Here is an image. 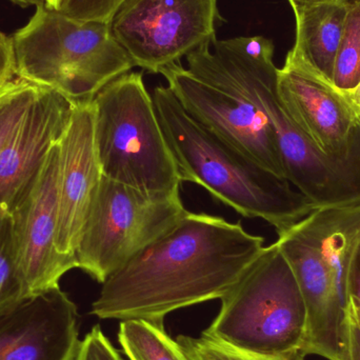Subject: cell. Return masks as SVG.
Wrapping results in <instances>:
<instances>
[{
    "label": "cell",
    "mask_w": 360,
    "mask_h": 360,
    "mask_svg": "<svg viewBox=\"0 0 360 360\" xmlns=\"http://www.w3.org/2000/svg\"><path fill=\"white\" fill-rule=\"evenodd\" d=\"M264 248V237L240 221L188 211L103 283L91 314L164 321L179 309L224 297Z\"/></svg>",
    "instance_id": "cell-1"
},
{
    "label": "cell",
    "mask_w": 360,
    "mask_h": 360,
    "mask_svg": "<svg viewBox=\"0 0 360 360\" xmlns=\"http://www.w3.org/2000/svg\"><path fill=\"white\" fill-rule=\"evenodd\" d=\"M274 44L262 36L216 40L199 57L197 76L226 86L268 118L285 167V179L316 209L360 203V145L350 154L323 153L292 122L277 92Z\"/></svg>",
    "instance_id": "cell-2"
},
{
    "label": "cell",
    "mask_w": 360,
    "mask_h": 360,
    "mask_svg": "<svg viewBox=\"0 0 360 360\" xmlns=\"http://www.w3.org/2000/svg\"><path fill=\"white\" fill-rule=\"evenodd\" d=\"M181 182H192L245 218H259L283 234L314 205L279 179L191 117L168 86L152 92Z\"/></svg>",
    "instance_id": "cell-3"
},
{
    "label": "cell",
    "mask_w": 360,
    "mask_h": 360,
    "mask_svg": "<svg viewBox=\"0 0 360 360\" xmlns=\"http://www.w3.org/2000/svg\"><path fill=\"white\" fill-rule=\"evenodd\" d=\"M11 39L17 77L74 103L92 101L135 67L110 22L76 20L46 4Z\"/></svg>",
    "instance_id": "cell-4"
},
{
    "label": "cell",
    "mask_w": 360,
    "mask_h": 360,
    "mask_svg": "<svg viewBox=\"0 0 360 360\" xmlns=\"http://www.w3.org/2000/svg\"><path fill=\"white\" fill-rule=\"evenodd\" d=\"M93 105L103 176L148 192L180 191L176 162L141 72L108 84Z\"/></svg>",
    "instance_id": "cell-5"
},
{
    "label": "cell",
    "mask_w": 360,
    "mask_h": 360,
    "mask_svg": "<svg viewBox=\"0 0 360 360\" xmlns=\"http://www.w3.org/2000/svg\"><path fill=\"white\" fill-rule=\"evenodd\" d=\"M220 300L219 313L205 335L259 354L302 350L306 307L295 275L276 243L264 248Z\"/></svg>",
    "instance_id": "cell-6"
},
{
    "label": "cell",
    "mask_w": 360,
    "mask_h": 360,
    "mask_svg": "<svg viewBox=\"0 0 360 360\" xmlns=\"http://www.w3.org/2000/svg\"><path fill=\"white\" fill-rule=\"evenodd\" d=\"M186 212L180 191L148 192L103 176L76 250L77 268L105 283Z\"/></svg>",
    "instance_id": "cell-7"
},
{
    "label": "cell",
    "mask_w": 360,
    "mask_h": 360,
    "mask_svg": "<svg viewBox=\"0 0 360 360\" xmlns=\"http://www.w3.org/2000/svg\"><path fill=\"white\" fill-rule=\"evenodd\" d=\"M219 19L217 0H126L110 25L135 67L160 74L211 44Z\"/></svg>",
    "instance_id": "cell-8"
},
{
    "label": "cell",
    "mask_w": 360,
    "mask_h": 360,
    "mask_svg": "<svg viewBox=\"0 0 360 360\" xmlns=\"http://www.w3.org/2000/svg\"><path fill=\"white\" fill-rule=\"evenodd\" d=\"M186 113L279 179L285 167L266 116L240 94L197 77L180 63L160 72Z\"/></svg>",
    "instance_id": "cell-9"
},
{
    "label": "cell",
    "mask_w": 360,
    "mask_h": 360,
    "mask_svg": "<svg viewBox=\"0 0 360 360\" xmlns=\"http://www.w3.org/2000/svg\"><path fill=\"white\" fill-rule=\"evenodd\" d=\"M276 245L295 275L306 307V334L300 352L345 360L342 333L350 296L323 257L308 217L278 235Z\"/></svg>",
    "instance_id": "cell-10"
},
{
    "label": "cell",
    "mask_w": 360,
    "mask_h": 360,
    "mask_svg": "<svg viewBox=\"0 0 360 360\" xmlns=\"http://www.w3.org/2000/svg\"><path fill=\"white\" fill-rule=\"evenodd\" d=\"M277 92L292 122L323 153L348 155L360 145V115L346 93L290 52Z\"/></svg>",
    "instance_id": "cell-11"
},
{
    "label": "cell",
    "mask_w": 360,
    "mask_h": 360,
    "mask_svg": "<svg viewBox=\"0 0 360 360\" xmlns=\"http://www.w3.org/2000/svg\"><path fill=\"white\" fill-rule=\"evenodd\" d=\"M58 143L46 156L29 194L11 214L19 271L27 296L59 287L61 277L77 268L76 259L61 255L56 248Z\"/></svg>",
    "instance_id": "cell-12"
},
{
    "label": "cell",
    "mask_w": 360,
    "mask_h": 360,
    "mask_svg": "<svg viewBox=\"0 0 360 360\" xmlns=\"http://www.w3.org/2000/svg\"><path fill=\"white\" fill-rule=\"evenodd\" d=\"M58 147L56 248L61 255L76 259L80 236L103 177L95 141L93 101L75 103Z\"/></svg>",
    "instance_id": "cell-13"
},
{
    "label": "cell",
    "mask_w": 360,
    "mask_h": 360,
    "mask_svg": "<svg viewBox=\"0 0 360 360\" xmlns=\"http://www.w3.org/2000/svg\"><path fill=\"white\" fill-rule=\"evenodd\" d=\"M74 105L56 91L40 86L0 151V216L11 215L29 194Z\"/></svg>",
    "instance_id": "cell-14"
},
{
    "label": "cell",
    "mask_w": 360,
    "mask_h": 360,
    "mask_svg": "<svg viewBox=\"0 0 360 360\" xmlns=\"http://www.w3.org/2000/svg\"><path fill=\"white\" fill-rule=\"evenodd\" d=\"M79 345L77 307L60 287L0 312V360H74Z\"/></svg>",
    "instance_id": "cell-15"
},
{
    "label": "cell",
    "mask_w": 360,
    "mask_h": 360,
    "mask_svg": "<svg viewBox=\"0 0 360 360\" xmlns=\"http://www.w3.org/2000/svg\"><path fill=\"white\" fill-rule=\"evenodd\" d=\"M349 6L350 0H338L293 8L296 39L290 53L332 82Z\"/></svg>",
    "instance_id": "cell-16"
},
{
    "label": "cell",
    "mask_w": 360,
    "mask_h": 360,
    "mask_svg": "<svg viewBox=\"0 0 360 360\" xmlns=\"http://www.w3.org/2000/svg\"><path fill=\"white\" fill-rule=\"evenodd\" d=\"M118 342L129 360H190L164 321L129 319L120 323Z\"/></svg>",
    "instance_id": "cell-17"
},
{
    "label": "cell",
    "mask_w": 360,
    "mask_h": 360,
    "mask_svg": "<svg viewBox=\"0 0 360 360\" xmlns=\"http://www.w3.org/2000/svg\"><path fill=\"white\" fill-rule=\"evenodd\" d=\"M360 84V0L350 1L334 65L333 84L344 93Z\"/></svg>",
    "instance_id": "cell-18"
},
{
    "label": "cell",
    "mask_w": 360,
    "mask_h": 360,
    "mask_svg": "<svg viewBox=\"0 0 360 360\" xmlns=\"http://www.w3.org/2000/svg\"><path fill=\"white\" fill-rule=\"evenodd\" d=\"M27 297L19 271L11 215L0 216V312Z\"/></svg>",
    "instance_id": "cell-19"
},
{
    "label": "cell",
    "mask_w": 360,
    "mask_h": 360,
    "mask_svg": "<svg viewBox=\"0 0 360 360\" xmlns=\"http://www.w3.org/2000/svg\"><path fill=\"white\" fill-rule=\"evenodd\" d=\"M177 342L190 360H304L306 355L300 351L285 354H259L235 348L226 342L210 336L198 338L179 335Z\"/></svg>",
    "instance_id": "cell-20"
},
{
    "label": "cell",
    "mask_w": 360,
    "mask_h": 360,
    "mask_svg": "<svg viewBox=\"0 0 360 360\" xmlns=\"http://www.w3.org/2000/svg\"><path fill=\"white\" fill-rule=\"evenodd\" d=\"M40 86L17 77L0 97V151L20 122Z\"/></svg>",
    "instance_id": "cell-21"
},
{
    "label": "cell",
    "mask_w": 360,
    "mask_h": 360,
    "mask_svg": "<svg viewBox=\"0 0 360 360\" xmlns=\"http://www.w3.org/2000/svg\"><path fill=\"white\" fill-rule=\"evenodd\" d=\"M126 0H58L55 10L79 21L111 22Z\"/></svg>",
    "instance_id": "cell-22"
},
{
    "label": "cell",
    "mask_w": 360,
    "mask_h": 360,
    "mask_svg": "<svg viewBox=\"0 0 360 360\" xmlns=\"http://www.w3.org/2000/svg\"><path fill=\"white\" fill-rule=\"evenodd\" d=\"M74 360H124L117 349L103 334L99 326H95L84 340Z\"/></svg>",
    "instance_id": "cell-23"
},
{
    "label": "cell",
    "mask_w": 360,
    "mask_h": 360,
    "mask_svg": "<svg viewBox=\"0 0 360 360\" xmlns=\"http://www.w3.org/2000/svg\"><path fill=\"white\" fill-rule=\"evenodd\" d=\"M17 78L12 39L0 32V94Z\"/></svg>",
    "instance_id": "cell-24"
},
{
    "label": "cell",
    "mask_w": 360,
    "mask_h": 360,
    "mask_svg": "<svg viewBox=\"0 0 360 360\" xmlns=\"http://www.w3.org/2000/svg\"><path fill=\"white\" fill-rule=\"evenodd\" d=\"M345 360H360V327L349 304L342 333Z\"/></svg>",
    "instance_id": "cell-25"
},
{
    "label": "cell",
    "mask_w": 360,
    "mask_h": 360,
    "mask_svg": "<svg viewBox=\"0 0 360 360\" xmlns=\"http://www.w3.org/2000/svg\"><path fill=\"white\" fill-rule=\"evenodd\" d=\"M349 294L350 297L360 302V245L351 264L349 275Z\"/></svg>",
    "instance_id": "cell-26"
},
{
    "label": "cell",
    "mask_w": 360,
    "mask_h": 360,
    "mask_svg": "<svg viewBox=\"0 0 360 360\" xmlns=\"http://www.w3.org/2000/svg\"><path fill=\"white\" fill-rule=\"evenodd\" d=\"M346 94L348 98L350 99L353 107H354V109L356 110L357 113L360 115V84L354 90L346 93Z\"/></svg>",
    "instance_id": "cell-27"
},
{
    "label": "cell",
    "mask_w": 360,
    "mask_h": 360,
    "mask_svg": "<svg viewBox=\"0 0 360 360\" xmlns=\"http://www.w3.org/2000/svg\"><path fill=\"white\" fill-rule=\"evenodd\" d=\"M288 1L291 4L292 8H295L310 6V4H321V2L338 1V0H288Z\"/></svg>",
    "instance_id": "cell-28"
},
{
    "label": "cell",
    "mask_w": 360,
    "mask_h": 360,
    "mask_svg": "<svg viewBox=\"0 0 360 360\" xmlns=\"http://www.w3.org/2000/svg\"><path fill=\"white\" fill-rule=\"evenodd\" d=\"M11 1L19 4V6H23V8L32 6L37 8V6H42V4H46V0H11Z\"/></svg>",
    "instance_id": "cell-29"
},
{
    "label": "cell",
    "mask_w": 360,
    "mask_h": 360,
    "mask_svg": "<svg viewBox=\"0 0 360 360\" xmlns=\"http://www.w3.org/2000/svg\"><path fill=\"white\" fill-rule=\"evenodd\" d=\"M350 307L352 309L353 314H354L355 319L359 323L360 327V302L359 300H354L350 297Z\"/></svg>",
    "instance_id": "cell-30"
},
{
    "label": "cell",
    "mask_w": 360,
    "mask_h": 360,
    "mask_svg": "<svg viewBox=\"0 0 360 360\" xmlns=\"http://www.w3.org/2000/svg\"><path fill=\"white\" fill-rule=\"evenodd\" d=\"M57 2H58V0H46V6L53 8H56Z\"/></svg>",
    "instance_id": "cell-31"
},
{
    "label": "cell",
    "mask_w": 360,
    "mask_h": 360,
    "mask_svg": "<svg viewBox=\"0 0 360 360\" xmlns=\"http://www.w3.org/2000/svg\"><path fill=\"white\" fill-rule=\"evenodd\" d=\"M6 88H8V86H6ZM4 91H6V90H4ZM4 92H2L1 94H0V97H1V95L4 94Z\"/></svg>",
    "instance_id": "cell-32"
}]
</instances>
